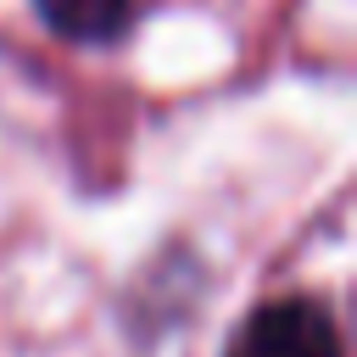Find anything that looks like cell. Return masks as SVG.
<instances>
[{"label":"cell","mask_w":357,"mask_h":357,"mask_svg":"<svg viewBox=\"0 0 357 357\" xmlns=\"http://www.w3.org/2000/svg\"><path fill=\"white\" fill-rule=\"evenodd\" d=\"M229 357H346V351H340V335H335L329 312L318 301L290 296V301L262 307L240 329V340L229 346Z\"/></svg>","instance_id":"6da1fadb"},{"label":"cell","mask_w":357,"mask_h":357,"mask_svg":"<svg viewBox=\"0 0 357 357\" xmlns=\"http://www.w3.org/2000/svg\"><path fill=\"white\" fill-rule=\"evenodd\" d=\"M33 6L61 39H84V45L117 39L134 11V0H33Z\"/></svg>","instance_id":"7a4b0ae2"}]
</instances>
